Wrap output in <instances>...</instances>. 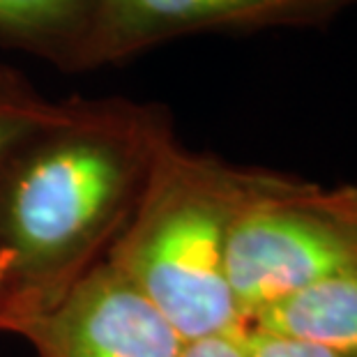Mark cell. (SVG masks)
<instances>
[{
	"label": "cell",
	"mask_w": 357,
	"mask_h": 357,
	"mask_svg": "<svg viewBox=\"0 0 357 357\" xmlns=\"http://www.w3.org/2000/svg\"><path fill=\"white\" fill-rule=\"evenodd\" d=\"M169 111L125 97L67 113L0 169L3 332L53 307L106 256L146 180Z\"/></svg>",
	"instance_id": "6da1fadb"
},
{
	"label": "cell",
	"mask_w": 357,
	"mask_h": 357,
	"mask_svg": "<svg viewBox=\"0 0 357 357\" xmlns=\"http://www.w3.org/2000/svg\"><path fill=\"white\" fill-rule=\"evenodd\" d=\"M258 166L192 150L166 127L123 231L104 261L136 286L185 341L240 334L226 256Z\"/></svg>",
	"instance_id": "7a4b0ae2"
},
{
	"label": "cell",
	"mask_w": 357,
	"mask_h": 357,
	"mask_svg": "<svg viewBox=\"0 0 357 357\" xmlns=\"http://www.w3.org/2000/svg\"><path fill=\"white\" fill-rule=\"evenodd\" d=\"M357 272V185L325 187L258 166L231 229L226 275L245 328L321 281Z\"/></svg>",
	"instance_id": "3957f363"
},
{
	"label": "cell",
	"mask_w": 357,
	"mask_h": 357,
	"mask_svg": "<svg viewBox=\"0 0 357 357\" xmlns=\"http://www.w3.org/2000/svg\"><path fill=\"white\" fill-rule=\"evenodd\" d=\"M353 5L357 0H93L74 72L125 63L187 35L323 26Z\"/></svg>",
	"instance_id": "277c9868"
},
{
	"label": "cell",
	"mask_w": 357,
	"mask_h": 357,
	"mask_svg": "<svg viewBox=\"0 0 357 357\" xmlns=\"http://www.w3.org/2000/svg\"><path fill=\"white\" fill-rule=\"evenodd\" d=\"M10 334L37 357H182L187 341L139 288L102 258L56 305Z\"/></svg>",
	"instance_id": "5b68a950"
},
{
	"label": "cell",
	"mask_w": 357,
	"mask_h": 357,
	"mask_svg": "<svg viewBox=\"0 0 357 357\" xmlns=\"http://www.w3.org/2000/svg\"><path fill=\"white\" fill-rule=\"evenodd\" d=\"M247 328L357 357V272L288 295Z\"/></svg>",
	"instance_id": "8992f818"
},
{
	"label": "cell",
	"mask_w": 357,
	"mask_h": 357,
	"mask_svg": "<svg viewBox=\"0 0 357 357\" xmlns=\"http://www.w3.org/2000/svg\"><path fill=\"white\" fill-rule=\"evenodd\" d=\"M93 0H0V40L74 72Z\"/></svg>",
	"instance_id": "52a82bcc"
},
{
	"label": "cell",
	"mask_w": 357,
	"mask_h": 357,
	"mask_svg": "<svg viewBox=\"0 0 357 357\" xmlns=\"http://www.w3.org/2000/svg\"><path fill=\"white\" fill-rule=\"evenodd\" d=\"M65 113L67 100H51L14 67L0 65V169Z\"/></svg>",
	"instance_id": "ba28073f"
},
{
	"label": "cell",
	"mask_w": 357,
	"mask_h": 357,
	"mask_svg": "<svg viewBox=\"0 0 357 357\" xmlns=\"http://www.w3.org/2000/svg\"><path fill=\"white\" fill-rule=\"evenodd\" d=\"M242 339H245V348L249 357H341L332 351H325V348L302 344V341L295 339L277 337V334L261 332L254 328H247Z\"/></svg>",
	"instance_id": "9c48e42d"
},
{
	"label": "cell",
	"mask_w": 357,
	"mask_h": 357,
	"mask_svg": "<svg viewBox=\"0 0 357 357\" xmlns=\"http://www.w3.org/2000/svg\"><path fill=\"white\" fill-rule=\"evenodd\" d=\"M242 334H217L196 341H187L182 357H249Z\"/></svg>",
	"instance_id": "30bf717a"
},
{
	"label": "cell",
	"mask_w": 357,
	"mask_h": 357,
	"mask_svg": "<svg viewBox=\"0 0 357 357\" xmlns=\"http://www.w3.org/2000/svg\"><path fill=\"white\" fill-rule=\"evenodd\" d=\"M3 321H5V286H3V275H0V332H3Z\"/></svg>",
	"instance_id": "8fae6325"
}]
</instances>
